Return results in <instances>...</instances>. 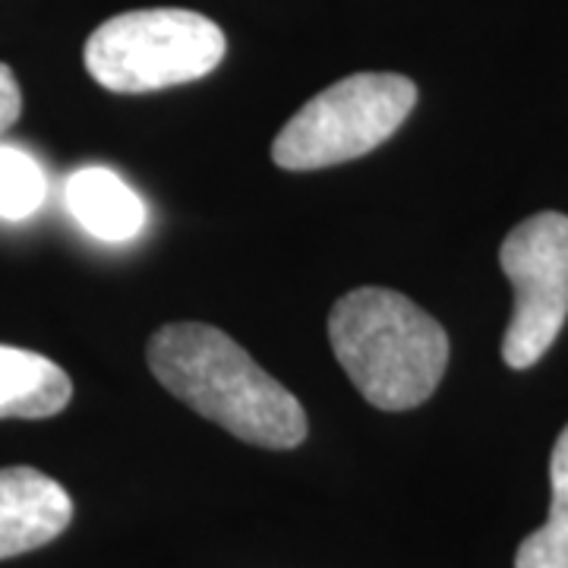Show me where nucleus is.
Here are the masks:
<instances>
[{
	"mask_svg": "<svg viewBox=\"0 0 568 568\" xmlns=\"http://www.w3.org/2000/svg\"><path fill=\"white\" fill-rule=\"evenodd\" d=\"M145 357L174 398L250 446L282 452L306 439L304 405L222 328L164 325L152 335Z\"/></svg>",
	"mask_w": 568,
	"mask_h": 568,
	"instance_id": "nucleus-1",
	"label": "nucleus"
},
{
	"mask_svg": "<svg viewBox=\"0 0 568 568\" xmlns=\"http://www.w3.org/2000/svg\"><path fill=\"white\" fill-rule=\"evenodd\" d=\"M328 342L347 379L379 410L424 405L446 376V328L388 287L345 294L332 306Z\"/></svg>",
	"mask_w": 568,
	"mask_h": 568,
	"instance_id": "nucleus-2",
	"label": "nucleus"
},
{
	"mask_svg": "<svg viewBox=\"0 0 568 568\" xmlns=\"http://www.w3.org/2000/svg\"><path fill=\"white\" fill-rule=\"evenodd\" d=\"M227 41L215 22L181 7L130 10L85 41V70L108 92L140 95L209 77Z\"/></svg>",
	"mask_w": 568,
	"mask_h": 568,
	"instance_id": "nucleus-3",
	"label": "nucleus"
},
{
	"mask_svg": "<svg viewBox=\"0 0 568 568\" xmlns=\"http://www.w3.org/2000/svg\"><path fill=\"white\" fill-rule=\"evenodd\" d=\"M417 104V85L398 73H354L323 89L284 123L272 162L284 171H320L361 159L392 140Z\"/></svg>",
	"mask_w": 568,
	"mask_h": 568,
	"instance_id": "nucleus-4",
	"label": "nucleus"
},
{
	"mask_svg": "<svg viewBox=\"0 0 568 568\" xmlns=\"http://www.w3.org/2000/svg\"><path fill=\"white\" fill-rule=\"evenodd\" d=\"M499 265L515 287L503 361L511 369H528L552 347L568 320V215H530L503 241Z\"/></svg>",
	"mask_w": 568,
	"mask_h": 568,
	"instance_id": "nucleus-5",
	"label": "nucleus"
},
{
	"mask_svg": "<svg viewBox=\"0 0 568 568\" xmlns=\"http://www.w3.org/2000/svg\"><path fill=\"white\" fill-rule=\"evenodd\" d=\"M73 521L70 493L36 467H0V559L58 540Z\"/></svg>",
	"mask_w": 568,
	"mask_h": 568,
	"instance_id": "nucleus-6",
	"label": "nucleus"
},
{
	"mask_svg": "<svg viewBox=\"0 0 568 568\" xmlns=\"http://www.w3.org/2000/svg\"><path fill=\"white\" fill-rule=\"evenodd\" d=\"M67 205L73 219L104 244L133 241L145 227V205L108 168H82L67 181Z\"/></svg>",
	"mask_w": 568,
	"mask_h": 568,
	"instance_id": "nucleus-7",
	"label": "nucleus"
},
{
	"mask_svg": "<svg viewBox=\"0 0 568 568\" xmlns=\"http://www.w3.org/2000/svg\"><path fill=\"white\" fill-rule=\"evenodd\" d=\"M73 398V383L54 361L0 345V420H44Z\"/></svg>",
	"mask_w": 568,
	"mask_h": 568,
	"instance_id": "nucleus-8",
	"label": "nucleus"
},
{
	"mask_svg": "<svg viewBox=\"0 0 568 568\" xmlns=\"http://www.w3.org/2000/svg\"><path fill=\"white\" fill-rule=\"evenodd\" d=\"M549 518L518 547L515 568H568V426L559 433L549 458Z\"/></svg>",
	"mask_w": 568,
	"mask_h": 568,
	"instance_id": "nucleus-9",
	"label": "nucleus"
},
{
	"mask_svg": "<svg viewBox=\"0 0 568 568\" xmlns=\"http://www.w3.org/2000/svg\"><path fill=\"white\" fill-rule=\"evenodd\" d=\"M48 183L39 162L22 149L0 145V219L22 222L44 203Z\"/></svg>",
	"mask_w": 568,
	"mask_h": 568,
	"instance_id": "nucleus-10",
	"label": "nucleus"
},
{
	"mask_svg": "<svg viewBox=\"0 0 568 568\" xmlns=\"http://www.w3.org/2000/svg\"><path fill=\"white\" fill-rule=\"evenodd\" d=\"M22 114V92L20 82L7 63H0V136L20 121Z\"/></svg>",
	"mask_w": 568,
	"mask_h": 568,
	"instance_id": "nucleus-11",
	"label": "nucleus"
}]
</instances>
